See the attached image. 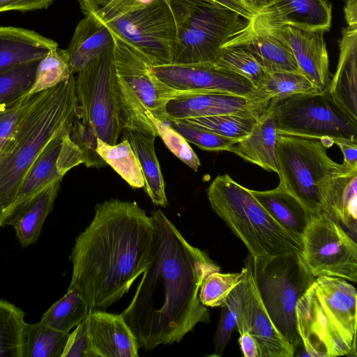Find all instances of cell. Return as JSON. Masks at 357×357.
<instances>
[{
  "instance_id": "cell-50",
  "label": "cell",
  "mask_w": 357,
  "mask_h": 357,
  "mask_svg": "<svg viewBox=\"0 0 357 357\" xmlns=\"http://www.w3.org/2000/svg\"><path fill=\"white\" fill-rule=\"evenodd\" d=\"M344 8L347 26L357 27V0H347Z\"/></svg>"
},
{
  "instance_id": "cell-2",
  "label": "cell",
  "mask_w": 357,
  "mask_h": 357,
  "mask_svg": "<svg viewBox=\"0 0 357 357\" xmlns=\"http://www.w3.org/2000/svg\"><path fill=\"white\" fill-rule=\"evenodd\" d=\"M154 231L151 217L135 202L113 198L96 204L70 255L69 287L77 289L91 310H105L146 269Z\"/></svg>"
},
{
  "instance_id": "cell-8",
  "label": "cell",
  "mask_w": 357,
  "mask_h": 357,
  "mask_svg": "<svg viewBox=\"0 0 357 357\" xmlns=\"http://www.w3.org/2000/svg\"><path fill=\"white\" fill-rule=\"evenodd\" d=\"M177 24L172 63H214L222 47L248 20L202 0H169Z\"/></svg>"
},
{
  "instance_id": "cell-21",
  "label": "cell",
  "mask_w": 357,
  "mask_h": 357,
  "mask_svg": "<svg viewBox=\"0 0 357 357\" xmlns=\"http://www.w3.org/2000/svg\"><path fill=\"white\" fill-rule=\"evenodd\" d=\"M338 45L336 72L326 89L333 101L357 121V27H344Z\"/></svg>"
},
{
  "instance_id": "cell-17",
  "label": "cell",
  "mask_w": 357,
  "mask_h": 357,
  "mask_svg": "<svg viewBox=\"0 0 357 357\" xmlns=\"http://www.w3.org/2000/svg\"><path fill=\"white\" fill-rule=\"evenodd\" d=\"M271 100L270 96L248 98L224 93L181 91L167 102L165 109L167 121L231 114L261 117Z\"/></svg>"
},
{
  "instance_id": "cell-13",
  "label": "cell",
  "mask_w": 357,
  "mask_h": 357,
  "mask_svg": "<svg viewBox=\"0 0 357 357\" xmlns=\"http://www.w3.org/2000/svg\"><path fill=\"white\" fill-rule=\"evenodd\" d=\"M114 38L113 61L117 78L154 117L167 121L166 105L181 93L161 81L140 50L109 30Z\"/></svg>"
},
{
  "instance_id": "cell-22",
  "label": "cell",
  "mask_w": 357,
  "mask_h": 357,
  "mask_svg": "<svg viewBox=\"0 0 357 357\" xmlns=\"http://www.w3.org/2000/svg\"><path fill=\"white\" fill-rule=\"evenodd\" d=\"M323 213L355 241L357 234V168L347 167L326 180L321 188Z\"/></svg>"
},
{
  "instance_id": "cell-45",
  "label": "cell",
  "mask_w": 357,
  "mask_h": 357,
  "mask_svg": "<svg viewBox=\"0 0 357 357\" xmlns=\"http://www.w3.org/2000/svg\"><path fill=\"white\" fill-rule=\"evenodd\" d=\"M61 357H95L89 337L87 317L70 333Z\"/></svg>"
},
{
  "instance_id": "cell-40",
  "label": "cell",
  "mask_w": 357,
  "mask_h": 357,
  "mask_svg": "<svg viewBox=\"0 0 357 357\" xmlns=\"http://www.w3.org/2000/svg\"><path fill=\"white\" fill-rule=\"evenodd\" d=\"M243 288L244 279L240 284L234 288L226 301L220 306L222 310L214 339L215 352L212 356H222L231 333L236 327L237 312Z\"/></svg>"
},
{
  "instance_id": "cell-43",
  "label": "cell",
  "mask_w": 357,
  "mask_h": 357,
  "mask_svg": "<svg viewBox=\"0 0 357 357\" xmlns=\"http://www.w3.org/2000/svg\"><path fill=\"white\" fill-rule=\"evenodd\" d=\"M70 137L81 150L86 167L99 168L107 165L97 152L98 137L77 118L72 124Z\"/></svg>"
},
{
  "instance_id": "cell-16",
  "label": "cell",
  "mask_w": 357,
  "mask_h": 357,
  "mask_svg": "<svg viewBox=\"0 0 357 357\" xmlns=\"http://www.w3.org/2000/svg\"><path fill=\"white\" fill-rule=\"evenodd\" d=\"M246 262L236 328L239 334L250 332L258 344L260 357H294V347L277 329L263 304L253 276L250 256Z\"/></svg>"
},
{
  "instance_id": "cell-49",
  "label": "cell",
  "mask_w": 357,
  "mask_h": 357,
  "mask_svg": "<svg viewBox=\"0 0 357 357\" xmlns=\"http://www.w3.org/2000/svg\"><path fill=\"white\" fill-rule=\"evenodd\" d=\"M239 335L238 343L243 356L244 357H260L258 344L250 332L245 331Z\"/></svg>"
},
{
  "instance_id": "cell-36",
  "label": "cell",
  "mask_w": 357,
  "mask_h": 357,
  "mask_svg": "<svg viewBox=\"0 0 357 357\" xmlns=\"http://www.w3.org/2000/svg\"><path fill=\"white\" fill-rule=\"evenodd\" d=\"M261 117L248 114H231L197 117L180 121L238 141L251 132Z\"/></svg>"
},
{
  "instance_id": "cell-29",
  "label": "cell",
  "mask_w": 357,
  "mask_h": 357,
  "mask_svg": "<svg viewBox=\"0 0 357 357\" xmlns=\"http://www.w3.org/2000/svg\"><path fill=\"white\" fill-rule=\"evenodd\" d=\"M250 192L275 220L301 238L312 215L280 183L272 190Z\"/></svg>"
},
{
  "instance_id": "cell-26",
  "label": "cell",
  "mask_w": 357,
  "mask_h": 357,
  "mask_svg": "<svg viewBox=\"0 0 357 357\" xmlns=\"http://www.w3.org/2000/svg\"><path fill=\"white\" fill-rule=\"evenodd\" d=\"M114 38L109 29L89 15L77 24L66 50L72 74H77L91 62L112 49Z\"/></svg>"
},
{
  "instance_id": "cell-20",
  "label": "cell",
  "mask_w": 357,
  "mask_h": 357,
  "mask_svg": "<svg viewBox=\"0 0 357 357\" xmlns=\"http://www.w3.org/2000/svg\"><path fill=\"white\" fill-rule=\"evenodd\" d=\"M88 332L95 357H138L136 337L122 314L91 310Z\"/></svg>"
},
{
  "instance_id": "cell-38",
  "label": "cell",
  "mask_w": 357,
  "mask_h": 357,
  "mask_svg": "<svg viewBox=\"0 0 357 357\" xmlns=\"http://www.w3.org/2000/svg\"><path fill=\"white\" fill-rule=\"evenodd\" d=\"M321 91L301 73L282 71L270 74L261 91L273 101L301 93Z\"/></svg>"
},
{
  "instance_id": "cell-15",
  "label": "cell",
  "mask_w": 357,
  "mask_h": 357,
  "mask_svg": "<svg viewBox=\"0 0 357 357\" xmlns=\"http://www.w3.org/2000/svg\"><path fill=\"white\" fill-rule=\"evenodd\" d=\"M151 70L161 81L177 91L224 93L248 98L268 96L246 78L220 68L213 63L152 65Z\"/></svg>"
},
{
  "instance_id": "cell-35",
  "label": "cell",
  "mask_w": 357,
  "mask_h": 357,
  "mask_svg": "<svg viewBox=\"0 0 357 357\" xmlns=\"http://www.w3.org/2000/svg\"><path fill=\"white\" fill-rule=\"evenodd\" d=\"M213 63L220 68L235 73L246 78L260 91L270 76V73L250 53L241 48H222Z\"/></svg>"
},
{
  "instance_id": "cell-23",
  "label": "cell",
  "mask_w": 357,
  "mask_h": 357,
  "mask_svg": "<svg viewBox=\"0 0 357 357\" xmlns=\"http://www.w3.org/2000/svg\"><path fill=\"white\" fill-rule=\"evenodd\" d=\"M257 15L270 26L292 24L328 31L332 6L328 0H271Z\"/></svg>"
},
{
  "instance_id": "cell-34",
  "label": "cell",
  "mask_w": 357,
  "mask_h": 357,
  "mask_svg": "<svg viewBox=\"0 0 357 357\" xmlns=\"http://www.w3.org/2000/svg\"><path fill=\"white\" fill-rule=\"evenodd\" d=\"M72 75L66 50L53 48L39 61L33 83L24 96L50 89L68 80Z\"/></svg>"
},
{
  "instance_id": "cell-48",
  "label": "cell",
  "mask_w": 357,
  "mask_h": 357,
  "mask_svg": "<svg viewBox=\"0 0 357 357\" xmlns=\"http://www.w3.org/2000/svg\"><path fill=\"white\" fill-rule=\"evenodd\" d=\"M213 4L227 8L239 14L246 20H250L256 13L252 11L242 0H202Z\"/></svg>"
},
{
  "instance_id": "cell-4",
  "label": "cell",
  "mask_w": 357,
  "mask_h": 357,
  "mask_svg": "<svg viewBox=\"0 0 357 357\" xmlns=\"http://www.w3.org/2000/svg\"><path fill=\"white\" fill-rule=\"evenodd\" d=\"M356 298L348 280L315 278L296 304V326L307 356H356Z\"/></svg>"
},
{
  "instance_id": "cell-9",
  "label": "cell",
  "mask_w": 357,
  "mask_h": 357,
  "mask_svg": "<svg viewBox=\"0 0 357 357\" xmlns=\"http://www.w3.org/2000/svg\"><path fill=\"white\" fill-rule=\"evenodd\" d=\"M250 261L258 291L271 319L295 350L302 344L296 326V304L315 278L307 271L298 253L273 257L250 256Z\"/></svg>"
},
{
  "instance_id": "cell-28",
  "label": "cell",
  "mask_w": 357,
  "mask_h": 357,
  "mask_svg": "<svg viewBox=\"0 0 357 357\" xmlns=\"http://www.w3.org/2000/svg\"><path fill=\"white\" fill-rule=\"evenodd\" d=\"M61 181L50 185L24 204L10 220L22 248L36 243L45 221L52 212Z\"/></svg>"
},
{
  "instance_id": "cell-19",
  "label": "cell",
  "mask_w": 357,
  "mask_h": 357,
  "mask_svg": "<svg viewBox=\"0 0 357 357\" xmlns=\"http://www.w3.org/2000/svg\"><path fill=\"white\" fill-rule=\"evenodd\" d=\"M268 26L287 43L301 73L319 89H327L331 79L324 40L327 31L292 24Z\"/></svg>"
},
{
  "instance_id": "cell-52",
  "label": "cell",
  "mask_w": 357,
  "mask_h": 357,
  "mask_svg": "<svg viewBox=\"0 0 357 357\" xmlns=\"http://www.w3.org/2000/svg\"><path fill=\"white\" fill-rule=\"evenodd\" d=\"M342 1L345 2L347 0H342Z\"/></svg>"
},
{
  "instance_id": "cell-5",
  "label": "cell",
  "mask_w": 357,
  "mask_h": 357,
  "mask_svg": "<svg viewBox=\"0 0 357 357\" xmlns=\"http://www.w3.org/2000/svg\"><path fill=\"white\" fill-rule=\"evenodd\" d=\"M89 15L140 50L153 66L172 63L177 24L169 0H77Z\"/></svg>"
},
{
  "instance_id": "cell-18",
  "label": "cell",
  "mask_w": 357,
  "mask_h": 357,
  "mask_svg": "<svg viewBox=\"0 0 357 357\" xmlns=\"http://www.w3.org/2000/svg\"><path fill=\"white\" fill-rule=\"evenodd\" d=\"M226 47L246 50L270 74L282 71L301 73L287 43L257 14L222 49Z\"/></svg>"
},
{
  "instance_id": "cell-51",
  "label": "cell",
  "mask_w": 357,
  "mask_h": 357,
  "mask_svg": "<svg viewBox=\"0 0 357 357\" xmlns=\"http://www.w3.org/2000/svg\"><path fill=\"white\" fill-rule=\"evenodd\" d=\"M256 14L271 0H242Z\"/></svg>"
},
{
  "instance_id": "cell-11",
  "label": "cell",
  "mask_w": 357,
  "mask_h": 357,
  "mask_svg": "<svg viewBox=\"0 0 357 357\" xmlns=\"http://www.w3.org/2000/svg\"><path fill=\"white\" fill-rule=\"evenodd\" d=\"M273 102L277 134L357 141V121L333 101L326 89Z\"/></svg>"
},
{
  "instance_id": "cell-7",
  "label": "cell",
  "mask_w": 357,
  "mask_h": 357,
  "mask_svg": "<svg viewBox=\"0 0 357 357\" xmlns=\"http://www.w3.org/2000/svg\"><path fill=\"white\" fill-rule=\"evenodd\" d=\"M333 144L329 138L277 134L275 157L280 183L312 215L323 213L324 182L349 167L329 158L327 150Z\"/></svg>"
},
{
  "instance_id": "cell-42",
  "label": "cell",
  "mask_w": 357,
  "mask_h": 357,
  "mask_svg": "<svg viewBox=\"0 0 357 357\" xmlns=\"http://www.w3.org/2000/svg\"><path fill=\"white\" fill-rule=\"evenodd\" d=\"M188 142L206 151H227L238 140L225 137L183 121H166Z\"/></svg>"
},
{
  "instance_id": "cell-12",
  "label": "cell",
  "mask_w": 357,
  "mask_h": 357,
  "mask_svg": "<svg viewBox=\"0 0 357 357\" xmlns=\"http://www.w3.org/2000/svg\"><path fill=\"white\" fill-rule=\"evenodd\" d=\"M301 259L314 278L331 276L357 282V244L335 221L312 215L301 235Z\"/></svg>"
},
{
  "instance_id": "cell-47",
  "label": "cell",
  "mask_w": 357,
  "mask_h": 357,
  "mask_svg": "<svg viewBox=\"0 0 357 357\" xmlns=\"http://www.w3.org/2000/svg\"><path fill=\"white\" fill-rule=\"evenodd\" d=\"M333 142L342 151L344 157L343 163L350 167L357 168V141L335 139Z\"/></svg>"
},
{
  "instance_id": "cell-31",
  "label": "cell",
  "mask_w": 357,
  "mask_h": 357,
  "mask_svg": "<svg viewBox=\"0 0 357 357\" xmlns=\"http://www.w3.org/2000/svg\"><path fill=\"white\" fill-rule=\"evenodd\" d=\"M69 334L40 321L26 323L23 333V357H61Z\"/></svg>"
},
{
  "instance_id": "cell-30",
  "label": "cell",
  "mask_w": 357,
  "mask_h": 357,
  "mask_svg": "<svg viewBox=\"0 0 357 357\" xmlns=\"http://www.w3.org/2000/svg\"><path fill=\"white\" fill-rule=\"evenodd\" d=\"M90 310L77 289L68 287L66 294L50 307L43 314L40 322L54 329L70 333L87 317Z\"/></svg>"
},
{
  "instance_id": "cell-14",
  "label": "cell",
  "mask_w": 357,
  "mask_h": 357,
  "mask_svg": "<svg viewBox=\"0 0 357 357\" xmlns=\"http://www.w3.org/2000/svg\"><path fill=\"white\" fill-rule=\"evenodd\" d=\"M70 129L56 136L38 156L0 227L8 226L13 216L43 190L56 182L62 181L67 172L84 164L83 154L70 139Z\"/></svg>"
},
{
  "instance_id": "cell-6",
  "label": "cell",
  "mask_w": 357,
  "mask_h": 357,
  "mask_svg": "<svg viewBox=\"0 0 357 357\" xmlns=\"http://www.w3.org/2000/svg\"><path fill=\"white\" fill-rule=\"evenodd\" d=\"M213 211L245 245L252 258L300 254L301 238L275 220L250 190L229 175H219L207 189Z\"/></svg>"
},
{
  "instance_id": "cell-32",
  "label": "cell",
  "mask_w": 357,
  "mask_h": 357,
  "mask_svg": "<svg viewBox=\"0 0 357 357\" xmlns=\"http://www.w3.org/2000/svg\"><path fill=\"white\" fill-rule=\"evenodd\" d=\"M97 152L132 188L144 186L143 174L136 155L126 139L114 145L98 138Z\"/></svg>"
},
{
  "instance_id": "cell-39",
  "label": "cell",
  "mask_w": 357,
  "mask_h": 357,
  "mask_svg": "<svg viewBox=\"0 0 357 357\" xmlns=\"http://www.w3.org/2000/svg\"><path fill=\"white\" fill-rule=\"evenodd\" d=\"M38 62L25 63L0 73V105L13 102L29 91Z\"/></svg>"
},
{
  "instance_id": "cell-10",
  "label": "cell",
  "mask_w": 357,
  "mask_h": 357,
  "mask_svg": "<svg viewBox=\"0 0 357 357\" xmlns=\"http://www.w3.org/2000/svg\"><path fill=\"white\" fill-rule=\"evenodd\" d=\"M77 119L98 138L114 145L122 131L113 47L75 76Z\"/></svg>"
},
{
  "instance_id": "cell-24",
  "label": "cell",
  "mask_w": 357,
  "mask_h": 357,
  "mask_svg": "<svg viewBox=\"0 0 357 357\" xmlns=\"http://www.w3.org/2000/svg\"><path fill=\"white\" fill-rule=\"evenodd\" d=\"M276 111L272 100L266 112L251 132L232 144L228 151L260 167L278 174L275 157Z\"/></svg>"
},
{
  "instance_id": "cell-3",
  "label": "cell",
  "mask_w": 357,
  "mask_h": 357,
  "mask_svg": "<svg viewBox=\"0 0 357 357\" xmlns=\"http://www.w3.org/2000/svg\"><path fill=\"white\" fill-rule=\"evenodd\" d=\"M75 75L28 96L13 134L0 153V225L31 167L56 136L77 117Z\"/></svg>"
},
{
  "instance_id": "cell-1",
  "label": "cell",
  "mask_w": 357,
  "mask_h": 357,
  "mask_svg": "<svg viewBox=\"0 0 357 357\" xmlns=\"http://www.w3.org/2000/svg\"><path fill=\"white\" fill-rule=\"evenodd\" d=\"M152 257L134 296L121 313L139 348L181 342L201 322H210L199 298L204 279L220 267L193 246L160 209L151 212Z\"/></svg>"
},
{
  "instance_id": "cell-41",
  "label": "cell",
  "mask_w": 357,
  "mask_h": 357,
  "mask_svg": "<svg viewBox=\"0 0 357 357\" xmlns=\"http://www.w3.org/2000/svg\"><path fill=\"white\" fill-rule=\"evenodd\" d=\"M149 119L154 124L158 135L169 150L195 172L198 170L200 161L188 142L167 122L162 121L151 114Z\"/></svg>"
},
{
  "instance_id": "cell-27",
  "label": "cell",
  "mask_w": 357,
  "mask_h": 357,
  "mask_svg": "<svg viewBox=\"0 0 357 357\" xmlns=\"http://www.w3.org/2000/svg\"><path fill=\"white\" fill-rule=\"evenodd\" d=\"M121 135L128 141L136 155L143 174L144 188L147 195L154 204L166 207L168 201L165 185L155 151L156 136L151 132L128 128L122 129Z\"/></svg>"
},
{
  "instance_id": "cell-44",
  "label": "cell",
  "mask_w": 357,
  "mask_h": 357,
  "mask_svg": "<svg viewBox=\"0 0 357 357\" xmlns=\"http://www.w3.org/2000/svg\"><path fill=\"white\" fill-rule=\"evenodd\" d=\"M27 96L0 105V153L17 126Z\"/></svg>"
},
{
  "instance_id": "cell-25",
  "label": "cell",
  "mask_w": 357,
  "mask_h": 357,
  "mask_svg": "<svg viewBox=\"0 0 357 357\" xmlns=\"http://www.w3.org/2000/svg\"><path fill=\"white\" fill-rule=\"evenodd\" d=\"M55 41L24 28L0 26V73L37 61L57 47Z\"/></svg>"
},
{
  "instance_id": "cell-33",
  "label": "cell",
  "mask_w": 357,
  "mask_h": 357,
  "mask_svg": "<svg viewBox=\"0 0 357 357\" xmlns=\"http://www.w3.org/2000/svg\"><path fill=\"white\" fill-rule=\"evenodd\" d=\"M24 311L0 299V357H23Z\"/></svg>"
},
{
  "instance_id": "cell-46",
  "label": "cell",
  "mask_w": 357,
  "mask_h": 357,
  "mask_svg": "<svg viewBox=\"0 0 357 357\" xmlns=\"http://www.w3.org/2000/svg\"><path fill=\"white\" fill-rule=\"evenodd\" d=\"M54 0H0V13L29 11L47 8Z\"/></svg>"
},
{
  "instance_id": "cell-37",
  "label": "cell",
  "mask_w": 357,
  "mask_h": 357,
  "mask_svg": "<svg viewBox=\"0 0 357 357\" xmlns=\"http://www.w3.org/2000/svg\"><path fill=\"white\" fill-rule=\"evenodd\" d=\"M245 271V266L240 273L215 271L209 273L204 279L199 289L201 303L206 307H220L234 288L243 282Z\"/></svg>"
}]
</instances>
